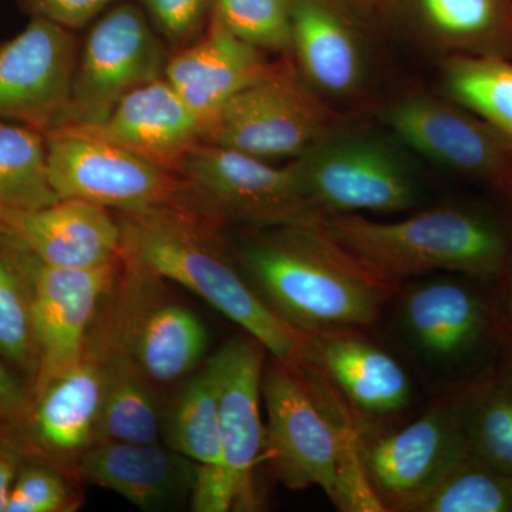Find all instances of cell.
<instances>
[{"mask_svg": "<svg viewBox=\"0 0 512 512\" xmlns=\"http://www.w3.org/2000/svg\"><path fill=\"white\" fill-rule=\"evenodd\" d=\"M329 110L285 70L235 94L201 131V141L249 156L299 158L329 134Z\"/></svg>", "mask_w": 512, "mask_h": 512, "instance_id": "obj_10", "label": "cell"}, {"mask_svg": "<svg viewBox=\"0 0 512 512\" xmlns=\"http://www.w3.org/2000/svg\"><path fill=\"white\" fill-rule=\"evenodd\" d=\"M167 60L163 43L143 10L130 2L107 10L77 57L60 128L100 124L128 93L164 77Z\"/></svg>", "mask_w": 512, "mask_h": 512, "instance_id": "obj_8", "label": "cell"}, {"mask_svg": "<svg viewBox=\"0 0 512 512\" xmlns=\"http://www.w3.org/2000/svg\"><path fill=\"white\" fill-rule=\"evenodd\" d=\"M77 507L59 473L46 467H29L16 477L6 512H59Z\"/></svg>", "mask_w": 512, "mask_h": 512, "instance_id": "obj_33", "label": "cell"}, {"mask_svg": "<svg viewBox=\"0 0 512 512\" xmlns=\"http://www.w3.org/2000/svg\"><path fill=\"white\" fill-rule=\"evenodd\" d=\"M272 69L261 49L229 32L211 13L205 35L168 57L164 79L197 117L202 131L227 101Z\"/></svg>", "mask_w": 512, "mask_h": 512, "instance_id": "obj_19", "label": "cell"}, {"mask_svg": "<svg viewBox=\"0 0 512 512\" xmlns=\"http://www.w3.org/2000/svg\"><path fill=\"white\" fill-rule=\"evenodd\" d=\"M56 131L106 141L175 174L201 141L197 117L164 77L128 93L100 124Z\"/></svg>", "mask_w": 512, "mask_h": 512, "instance_id": "obj_17", "label": "cell"}, {"mask_svg": "<svg viewBox=\"0 0 512 512\" xmlns=\"http://www.w3.org/2000/svg\"><path fill=\"white\" fill-rule=\"evenodd\" d=\"M247 239L237 264L266 305L308 335L369 328L399 289L350 255L316 214Z\"/></svg>", "mask_w": 512, "mask_h": 512, "instance_id": "obj_2", "label": "cell"}, {"mask_svg": "<svg viewBox=\"0 0 512 512\" xmlns=\"http://www.w3.org/2000/svg\"><path fill=\"white\" fill-rule=\"evenodd\" d=\"M76 63L72 30L30 19L0 45V119L19 121L43 136L62 127Z\"/></svg>", "mask_w": 512, "mask_h": 512, "instance_id": "obj_11", "label": "cell"}, {"mask_svg": "<svg viewBox=\"0 0 512 512\" xmlns=\"http://www.w3.org/2000/svg\"><path fill=\"white\" fill-rule=\"evenodd\" d=\"M0 228L56 268H97L121 255L116 215L77 198H60L35 210H0Z\"/></svg>", "mask_w": 512, "mask_h": 512, "instance_id": "obj_16", "label": "cell"}, {"mask_svg": "<svg viewBox=\"0 0 512 512\" xmlns=\"http://www.w3.org/2000/svg\"><path fill=\"white\" fill-rule=\"evenodd\" d=\"M165 282L121 256L92 326L94 335L133 357L157 386L197 369L210 339L200 316L171 298Z\"/></svg>", "mask_w": 512, "mask_h": 512, "instance_id": "obj_5", "label": "cell"}, {"mask_svg": "<svg viewBox=\"0 0 512 512\" xmlns=\"http://www.w3.org/2000/svg\"><path fill=\"white\" fill-rule=\"evenodd\" d=\"M121 256L195 293L298 376L312 365L311 335L293 328L252 288L228 255L221 224L188 210L114 212Z\"/></svg>", "mask_w": 512, "mask_h": 512, "instance_id": "obj_1", "label": "cell"}, {"mask_svg": "<svg viewBox=\"0 0 512 512\" xmlns=\"http://www.w3.org/2000/svg\"><path fill=\"white\" fill-rule=\"evenodd\" d=\"M28 404L19 380L0 362V423H12L23 416Z\"/></svg>", "mask_w": 512, "mask_h": 512, "instance_id": "obj_36", "label": "cell"}, {"mask_svg": "<svg viewBox=\"0 0 512 512\" xmlns=\"http://www.w3.org/2000/svg\"><path fill=\"white\" fill-rule=\"evenodd\" d=\"M212 13L229 32L258 49L292 46L291 0H214Z\"/></svg>", "mask_w": 512, "mask_h": 512, "instance_id": "obj_32", "label": "cell"}, {"mask_svg": "<svg viewBox=\"0 0 512 512\" xmlns=\"http://www.w3.org/2000/svg\"><path fill=\"white\" fill-rule=\"evenodd\" d=\"M45 137L47 173L60 198L114 212L173 207L204 215L183 178L160 165L92 137L66 131Z\"/></svg>", "mask_w": 512, "mask_h": 512, "instance_id": "obj_7", "label": "cell"}, {"mask_svg": "<svg viewBox=\"0 0 512 512\" xmlns=\"http://www.w3.org/2000/svg\"><path fill=\"white\" fill-rule=\"evenodd\" d=\"M120 264L121 255L90 269L56 268L40 261L32 303L39 352L35 397L82 360L90 329Z\"/></svg>", "mask_w": 512, "mask_h": 512, "instance_id": "obj_13", "label": "cell"}, {"mask_svg": "<svg viewBox=\"0 0 512 512\" xmlns=\"http://www.w3.org/2000/svg\"><path fill=\"white\" fill-rule=\"evenodd\" d=\"M265 348L254 338L232 339L205 363L214 380L225 473L237 494V510L256 507L254 473L265 460L261 419Z\"/></svg>", "mask_w": 512, "mask_h": 512, "instance_id": "obj_14", "label": "cell"}, {"mask_svg": "<svg viewBox=\"0 0 512 512\" xmlns=\"http://www.w3.org/2000/svg\"><path fill=\"white\" fill-rule=\"evenodd\" d=\"M177 174L202 214L221 225L237 221L269 228L313 215L293 163L275 167L242 151L200 141Z\"/></svg>", "mask_w": 512, "mask_h": 512, "instance_id": "obj_9", "label": "cell"}, {"mask_svg": "<svg viewBox=\"0 0 512 512\" xmlns=\"http://www.w3.org/2000/svg\"><path fill=\"white\" fill-rule=\"evenodd\" d=\"M103 397V365L87 342L82 360L36 397L33 429L40 446L76 470L96 444Z\"/></svg>", "mask_w": 512, "mask_h": 512, "instance_id": "obj_22", "label": "cell"}, {"mask_svg": "<svg viewBox=\"0 0 512 512\" xmlns=\"http://www.w3.org/2000/svg\"><path fill=\"white\" fill-rule=\"evenodd\" d=\"M507 318L512 328V284L510 286V291H508L507 296Z\"/></svg>", "mask_w": 512, "mask_h": 512, "instance_id": "obj_38", "label": "cell"}, {"mask_svg": "<svg viewBox=\"0 0 512 512\" xmlns=\"http://www.w3.org/2000/svg\"><path fill=\"white\" fill-rule=\"evenodd\" d=\"M431 29L461 46L512 45V0H417Z\"/></svg>", "mask_w": 512, "mask_h": 512, "instance_id": "obj_30", "label": "cell"}, {"mask_svg": "<svg viewBox=\"0 0 512 512\" xmlns=\"http://www.w3.org/2000/svg\"><path fill=\"white\" fill-rule=\"evenodd\" d=\"M292 46L306 77L326 93L353 92L363 57L355 33L328 0H291Z\"/></svg>", "mask_w": 512, "mask_h": 512, "instance_id": "obj_23", "label": "cell"}, {"mask_svg": "<svg viewBox=\"0 0 512 512\" xmlns=\"http://www.w3.org/2000/svg\"><path fill=\"white\" fill-rule=\"evenodd\" d=\"M59 200L47 173L46 137L0 123V210H35Z\"/></svg>", "mask_w": 512, "mask_h": 512, "instance_id": "obj_27", "label": "cell"}, {"mask_svg": "<svg viewBox=\"0 0 512 512\" xmlns=\"http://www.w3.org/2000/svg\"><path fill=\"white\" fill-rule=\"evenodd\" d=\"M165 444L197 464L224 466L217 392L207 367L192 376L164 413Z\"/></svg>", "mask_w": 512, "mask_h": 512, "instance_id": "obj_26", "label": "cell"}, {"mask_svg": "<svg viewBox=\"0 0 512 512\" xmlns=\"http://www.w3.org/2000/svg\"><path fill=\"white\" fill-rule=\"evenodd\" d=\"M40 259L0 228V355L35 379L39 366L32 303Z\"/></svg>", "mask_w": 512, "mask_h": 512, "instance_id": "obj_25", "label": "cell"}, {"mask_svg": "<svg viewBox=\"0 0 512 512\" xmlns=\"http://www.w3.org/2000/svg\"><path fill=\"white\" fill-rule=\"evenodd\" d=\"M198 464L157 443L99 441L84 453L76 477L113 491L143 511H167L190 500Z\"/></svg>", "mask_w": 512, "mask_h": 512, "instance_id": "obj_18", "label": "cell"}, {"mask_svg": "<svg viewBox=\"0 0 512 512\" xmlns=\"http://www.w3.org/2000/svg\"><path fill=\"white\" fill-rule=\"evenodd\" d=\"M316 218L336 244L397 285L436 271L490 278L503 271L510 255L503 229L476 212L443 208L393 222L360 214Z\"/></svg>", "mask_w": 512, "mask_h": 512, "instance_id": "obj_4", "label": "cell"}, {"mask_svg": "<svg viewBox=\"0 0 512 512\" xmlns=\"http://www.w3.org/2000/svg\"><path fill=\"white\" fill-rule=\"evenodd\" d=\"M311 339L312 365L322 367L357 409L384 416L409 406L412 382L392 355L353 329L316 333Z\"/></svg>", "mask_w": 512, "mask_h": 512, "instance_id": "obj_21", "label": "cell"}, {"mask_svg": "<svg viewBox=\"0 0 512 512\" xmlns=\"http://www.w3.org/2000/svg\"><path fill=\"white\" fill-rule=\"evenodd\" d=\"M87 342L99 353L104 397L97 440L157 443L163 436L164 412L157 384L136 360L90 330Z\"/></svg>", "mask_w": 512, "mask_h": 512, "instance_id": "obj_24", "label": "cell"}, {"mask_svg": "<svg viewBox=\"0 0 512 512\" xmlns=\"http://www.w3.org/2000/svg\"><path fill=\"white\" fill-rule=\"evenodd\" d=\"M116 0H19L30 18H43L73 30L84 25L109 8Z\"/></svg>", "mask_w": 512, "mask_h": 512, "instance_id": "obj_35", "label": "cell"}, {"mask_svg": "<svg viewBox=\"0 0 512 512\" xmlns=\"http://www.w3.org/2000/svg\"><path fill=\"white\" fill-rule=\"evenodd\" d=\"M293 165L312 214H394L419 200L409 165L376 138L330 131Z\"/></svg>", "mask_w": 512, "mask_h": 512, "instance_id": "obj_6", "label": "cell"}, {"mask_svg": "<svg viewBox=\"0 0 512 512\" xmlns=\"http://www.w3.org/2000/svg\"><path fill=\"white\" fill-rule=\"evenodd\" d=\"M404 512H512V477L468 453Z\"/></svg>", "mask_w": 512, "mask_h": 512, "instance_id": "obj_29", "label": "cell"}, {"mask_svg": "<svg viewBox=\"0 0 512 512\" xmlns=\"http://www.w3.org/2000/svg\"><path fill=\"white\" fill-rule=\"evenodd\" d=\"M363 2L369 3V5L383 6L387 5V3L392 2V0H363Z\"/></svg>", "mask_w": 512, "mask_h": 512, "instance_id": "obj_39", "label": "cell"}, {"mask_svg": "<svg viewBox=\"0 0 512 512\" xmlns=\"http://www.w3.org/2000/svg\"><path fill=\"white\" fill-rule=\"evenodd\" d=\"M265 460L292 490L320 487L342 511H386L367 480L359 439L330 416L305 377L272 359L262 377Z\"/></svg>", "mask_w": 512, "mask_h": 512, "instance_id": "obj_3", "label": "cell"}, {"mask_svg": "<svg viewBox=\"0 0 512 512\" xmlns=\"http://www.w3.org/2000/svg\"><path fill=\"white\" fill-rule=\"evenodd\" d=\"M451 96L512 146V63L500 56H461L446 66Z\"/></svg>", "mask_w": 512, "mask_h": 512, "instance_id": "obj_28", "label": "cell"}, {"mask_svg": "<svg viewBox=\"0 0 512 512\" xmlns=\"http://www.w3.org/2000/svg\"><path fill=\"white\" fill-rule=\"evenodd\" d=\"M470 453L504 476L512 477V396L493 393L463 404Z\"/></svg>", "mask_w": 512, "mask_h": 512, "instance_id": "obj_31", "label": "cell"}, {"mask_svg": "<svg viewBox=\"0 0 512 512\" xmlns=\"http://www.w3.org/2000/svg\"><path fill=\"white\" fill-rule=\"evenodd\" d=\"M400 330L417 355L436 366H456L476 352L488 330V313L470 286L430 279L400 299Z\"/></svg>", "mask_w": 512, "mask_h": 512, "instance_id": "obj_20", "label": "cell"}, {"mask_svg": "<svg viewBox=\"0 0 512 512\" xmlns=\"http://www.w3.org/2000/svg\"><path fill=\"white\" fill-rule=\"evenodd\" d=\"M360 453L386 511H403L470 453L463 406L434 407L396 433L360 443Z\"/></svg>", "mask_w": 512, "mask_h": 512, "instance_id": "obj_12", "label": "cell"}, {"mask_svg": "<svg viewBox=\"0 0 512 512\" xmlns=\"http://www.w3.org/2000/svg\"><path fill=\"white\" fill-rule=\"evenodd\" d=\"M387 123L407 147L443 167L490 180L510 177L511 144L467 111L409 97L392 107Z\"/></svg>", "mask_w": 512, "mask_h": 512, "instance_id": "obj_15", "label": "cell"}, {"mask_svg": "<svg viewBox=\"0 0 512 512\" xmlns=\"http://www.w3.org/2000/svg\"><path fill=\"white\" fill-rule=\"evenodd\" d=\"M165 39L187 45L200 35L214 0H141Z\"/></svg>", "mask_w": 512, "mask_h": 512, "instance_id": "obj_34", "label": "cell"}, {"mask_svg": "<svg viewBox=\"0 0 512 512\" xmlns=\"http://www.w3.org/2000/svg\"><path fill=\"white\" fill-rule=\"evenodd\" d=\"M19 458L12 448L0 446V512H6L10 491L18 477Z\"/></svg>", "mask_w": 512, "mask_h": 512, "instance_id": "obj_37", "label": "cell"}]
</instances>
